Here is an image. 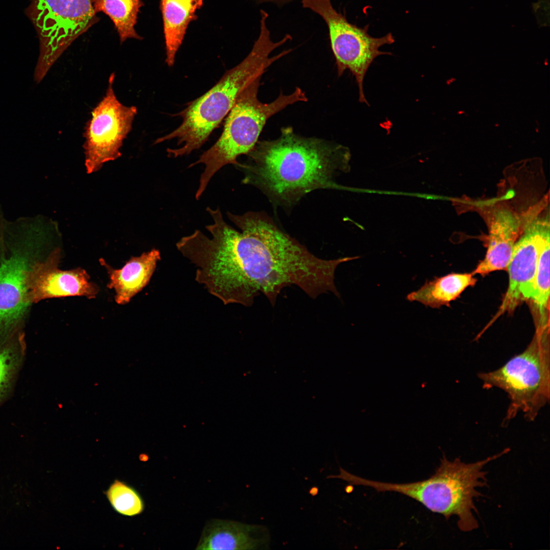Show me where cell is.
Wrapping results in <instances>:
<instances>
[{"instance_id": "6da1fadb", "label": "cell", "mask_w": 550, "mask_h": 550, "mask_svg": "<svg viewBox=\"0 0 550 550\" xmlns=\"http://www.w3.org/2000/svg\"><path fill=\"white\" fill-rule=\"evenodd\" d=\"M347 152L341 145L301 136L287 127L277 139L258 141L247 161L235 166L244 174L243 183L259 188L276 204L290 206L312 190L339 188L333 177Z\"/></svg>"}, {"instance_id": "7a4b0ae2", "label": "cell", "mask_w": 550, "mask_h": 550, "mask_svg": "<svg viewBox=\"0 0 550 550\" xmlns=\"http://www.w3.org/2000/svg\"><path fill=\"white\" fill-rule=\"evenodd\" d=\"M260 14V34L248 55L228 70L211 89L178 114L182 122L176 129L155 141V144H159L177 140V146L180 147L168 148L169 157L189 155L201 148L228 115L242 90L256 78L262 76L273 63L292 50H284L274 56H269L276 48L291 40L292 37L287 34L281 40L273 42L266 24L268 15L265 12Z\"/></svg>"}, {"instance_id": "3957f363", "label": "cell", "mask_w": 550, "mask_h": 550, "mask_svg": "<svg viewBox=\"0 0 550 550\" xmlns=\"http://www.w3.org/2000/svg\"><path fill=\"white\" fill-rule=\"evenodd\" d=\"M39 217L5 221L0 242V345L24 329L32 306L26 279L50 228Z\"/></svg>"}, {"instance_id": "277c9868", "label": "cell", "mask_w": 550, "mask_h": 550, "mask_svg": "<svg viewBox=\"0 0 550 550\" xmlns=\"http://www.w3.org/2000/svg\"><path fill=\"white\" fill-rule=\"evenodd\" d=\"M261 78H256L242 90L227 115L219 138L196 162L189 165V167H193L203 164L205 167L196 194L197 200L200 199L211 178L219 169L228 164H237L239 156L247 155L254 148L270 117L289 105L308 100L305 92L296 87L290 94L281 93L273 101L263 103L258 98Z\"/></svg>"}, {"instance_id": "5b68a950", "label": "cell", "mask_w": 550, "mask_h": 550, "mask_svg": "<svg viewBox=\"0 0 550 550\" xmlns=\"http://www.w3.org/2000/svg\"><path fill=\"white\" fill-rule=\"evenodd\" d=\"M505 449L477 462L466 463L460 459L450 461L444 456L435 473L426 480L412 482L411 497L430 511L442 514L448 519L458 517L457 525L463 532L477 529L478 523L473 515L477 510L474 499L481 496L478 487L487 485V472L483 469L489 462L509 451Z\"/></svg>"}, {"instance_id": "8992f818", "label": "cell", "mask_w": 550, "mask_h": 550, "mask_svg": "<svg viewBox=\"0 0 550 550\" xmlns=\"http://www.w3.org/2000/svg\"><path fill=\"white\" fill-rule=\"evenodd\" d=\"M550 357L548 335L541 329L526 349L496 370L478 374L483 387L500 388L510 400L504 423L519 412L533 421L549 401Z\"/></svg>"}, {"instance_id": "52a82bcc", "label": "cell", "mask_w": 550, "mask_h": 550, "mask_svg": "<svg viewBox=\"0 0 550 550\" xmlns=\"http://www.w3.org/2000/svg\"><path fill=\"white\" fill-rule=\"evenodd\" d=\"M33 18L40 42L34 72L38 80L76 39L99 20L94 0H35Z\"/></svg>"}, {"instance_id": "ba28073f", "label": "cell", "mask_w": 550, "mask_h": 550, "mask_svg": "<svg viewBox=\"0 0 550 550\" xmlns=\"http://www.w3.org/2000/svg\"><path fill=\"white\" fill-rule=\"evenodd\" d=\"M301 4L303 8L318 14L325 22L338 75L349 70L358 86L359 102L369 105L364 92L365 76L378 56L392 54L379 49L395 42L392 33L379 38L371 36L368 33V25L361 28L349 23L345 16L335 10L331 0H302Z\"/></svg>"}, {"instance_id": "9c48e42d", "label": "cell", "mask_w": 550, "mask_h": 550, "mask_svg": "<svg viewBox=\"0 0 550 550\" xmlns=\"http://www.w3.org/2000/svg\"><path fill=\"white\" fill-rule=\"evenodd\" d=\"M115 76L114 73L111 74L105 94L85 126L83 147L88 173L97 171L105 162L121 155L120 148L138 113L135 106L124 105L117 99L113 87Z\"/></svg>"}, {"instance_id": "30bf717a", "label": "cell", "mask_w": 550, "mask_h": 550, "mask_svg": "<svg viewBox=\"0 0 550 550\" xmlns=\"http://www.w3.org/2000/svg\"><path fill=\"white\" fill-rule=\"evenodd\" d=\"M61 249L55 248L33 265L26 279L27 297L32 305L53 298L84 296L91 299L99 292V286L90 280L85 269H61Z\"/></svg>"}, {"instance_id": "8fae6325", "label": "cell", "mask_w": 550, "mask_h": 550, "mask_svg": "<svg viewBox=\"0 0 550 550\" xmlns=\"http://www.w3.org/2000/svg\"><path fill=\"white\" fill-rule=\"evenodd\" d=\"M549 232L548 219H537L516 242L507 268L509 286L501 311L512 310L521 300L531 299L541 245Z\"/></svg>"}, {"instance_id": "7c38bea8", "label": "cell", "mask_w": 550, "mask_h": 550, "mask_svg": "<svg viewBox=\"0 0 550 550\" xmlns=\"http://www.w3.org/2000/svg\"><path fill=\"white\" fill-rule=\"evenodd\" d=\"M270 541L264 526L215 519L205 527L196 549H267Z\"/></svg>"}, {"instance_id": "4fadbf2b", "label": "cell", "mask_w": 550, "mask_h": 550, "mask_svg": "<svg viewBox=\"0 0 550 550\" xmlns=\"http://www.w3.org/2000/svg\"><path fill=\"white\" fill-rule=\"evenodd\" d=\"M520 227V219L510 210L502 209L494 212L490 225L486 254L473 272L474 275L507 269Z\"/></svg>"}, {"instance_id": "5bb4252c", "label": "cell", "mask_w": 550, "mask_h": 550, "mask_svg": "<svg viewBox=\"0 0 550 550\" xmlns=\"http://www.w3.org/2000/svg\"><path fill=\"white\" fill-rule=\"evenodd\" d=\"M160 260L158 250L153 249L139 256L131 257L121 268L116 269L101 259L109 278L107 287L114 290L115 302L120 305L128 304L149 283Z\"/></svg>"}, {"instance_id": "9a60e30c", "label": "cell", "mask_w": 550, "mask_h": 550, "mask_svg": "<svg viewBox=\"0 0 550 550\" xmlns=\"http://www.w3.org/2000/svg\"><path fill=\"white\" fill-rule=\"evenodd\" d=\"M204 0H160L166 44V62L172 66L189 23L197 18Z\"/></svg>"}, {"instance_id": "2e32d148", "label": "cell", "mask_w": 550, "mask_h": 550, "mask_svg": "<svg viewBox=\"0 0 550 550\" xmlns=\"http://www.w3.org/2000/svg\"><path fill=\"white\" fill-rule=\"evenodd\" d=\"M477 282L471 273H452L435 278L425 282L418 290L407 295L410 301H418L426 307L438 308L449 306L468 287L474 286Z\"/></svg>"}, {"instance_id": "e0dca14e", "label": "cell", "mask_w": 550, "mask_h": 550, "mask_svg": "<svg viewBox=\"0 0 550 550\" xmlns=\"http://www.w3.org/2000/svg\"><path fill=\"white\" fill-rule=\"evenodd\" d=\"M24 329L0 345V407L11 395L26 355Z\"/></svg>"}, {"instance_id": "ac0fdd59", "label": "cell", "mask_w": 550, "mask_h": 550, "mask_svg": "<svg viewBox=\"0 0 550 550\" xmlns=\"http://www.w3.org/2000/svg\"><path fill=\"white\" fill-rule=\"evenodd\" d=\"M143 6L141 0H94L95 13L102 12L110 18L121 44L128 39H143L135 29L138 15Z\"/></svg>"}, {"instance_id": "d6986e66", "label": "cell", "mask_w": 550, "mask_h": 550, "mask_svg": "<svg viewBox=\"0 0 550 550\" xmlns=\"http://www.w3.org/2000/svg\"><path fill=\"white\" fill-rule=\"evenodd\" d=\"M114 509L118 513L133 516L141 513L144 504L139 493L124 482L115 480L105 492Z\"/></svg>"}, {"instance_id": "ffe728a7", "label": "cell", "mask_w": 550, "mask_h": 550, "mask_svg": "<svg viewBox=\"0 0 550 550\" xmlns=\"http://www.w3.org/2000/svg\"><path fill=\"white\" fill-rule=\"evenodd\" d=\"M549 297V232L542 242L531 299L543 316L548 305Z\"/></svg>"}, {"instance_id": "44dd1931", "label": "cell", "mask_w": 550, "mask_h": 550, "mask_svg": "<svg viewBox=\"0 0 550 550\" xmlns=\"http://www.w3.org/2000/svg\"><path fill=\"white\" fill-rule=\"evenodd\" d=\"M532 9L539 26L549 25V0H538L532 4Z\"/></svg>"}, {"instance_id": "7402d4cb", "label": "cell", "mask_w": 550, "mask_h": 550, "mask_svg": "<svg viewBox=\"0 0 550 550\" xmlns=\"http://www.w3.org/2000/svg\"><path fill=\"white\" fill-rule=\"evenodd\" d=\"M258 4L265 2H272L279 6H282L293 0H255Z\"/></svg>"}, {"instance_id": "603a6c76", "label": "cell", "mask_w": 550, "mask_h": 550, "mask_svg": "<svg viewBox=\"0 0 550 550\" xmlns=\"http://www.w3.org/2000/svg\"><path fill=\"white\" fill-rule=\"evenodd\" d=\"M5 220L2 218V215L0 214V241L2 235L3 229L4 225Z\"/></svg>"}]
</instances>
